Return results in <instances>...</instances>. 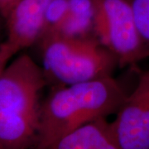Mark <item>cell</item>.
<instances>
[{"mask_svg": "<svg viewBox=\"0 0 149 149\" xmlns=\"http://www.w3.org/2000/svg\"><path fill=\"white\" fill-rule=\"evenodd\" d=\"M94 19L93 0H70L68 14L56 32L72 37L93 35Z\"/></svg>", "mask_w": 149, "mask_h": 149, "instance_id": "obj_8", "label": "cell"}, {"mask_svg": "<svg viewBox=\"0 0 149 149\" xmlns=\"http://www.w3.org/2000/svg\"><path fill=\"white\" fill-rule=\"evenodd\" d=\"M17 52L16 48L7 41L0 44V77L8 66L11 58Z\"/></svg>", "mask_w": 149, "mask_h": 149, "instance_id": "obj_11", "label": "cell"}, {"mask_svg": "<svg viewBox=\"0 0 149 149\" xmlns=\"http://www.w3.org/2000/svg\"><path fill=\"white\" fill-rule=\"evenodd\" d=\"M37 43L48 84L56 87L111 76L118 67L116 56L94 35L72 37L54 31Z\"/></svg>", "mask_w": 149, "mask_h": 149, "instance_id": "obj_3", "label": "cell"}, {"mask_svg": "<svg viewBox=\"0 0 149 149\" xmlns=\"http://www.w3.org/2000/svg\"><path fill=\"white\" fill-rule=\"evenodd\" d=\"M139 30L149 45V0H129Z\"/></svg>", "mask_w": 149, "mask_h": 149, "instance_id": "obj_10", "label": "cell"}, {"mask_svg": "<svg viewBox=\"0 0 149 149\" xmlns=\"http://www.w3.org/2000/svg\"><path fill=\"white\" fill-rule=\"evenodd\" d=\"M70 0H52L50 3L46 13L42 36L46 32L58 30L68 14Z\"/></svg>", "mask_w": 149, "mask_h": 149, "instance_id": "obj_9", "label": "cell"}, {"mask_svg": "<svg viewBox=\"0 0 149 149\" xmlns=\"http://www.w3.org/2000/svg\"><path fill=\"white\" fill-rule=\"evenodd\" d=\"M127 95L113 75L57 86L42 104L35 149H47L86 123L116 114Z\"/></svg>", "mask_w": 149, "mask_h": 149, "instance_id": "obj_1", "label": "cell"}, {"mask_svg": "<svg viewBox=\"0 0 149 149\" xmlns=\"http://www.w3.org/2000/svg\"><path fill=\"white\" fill-rule=\"evenodd\" d=\"M47 85L42 67L27 54L8 65L0 77V149H35Z\"/></svg>", "mask_w": 149, "mask_h": 149, "instance_id": "obj_2", "label": "cell"}, {"mask_svg": "<svg viewBox=\"0 0 149 149\" xmlns=\"http://www.w3.org/2000/svg\"><path fill=\"white\" fill-rule=\"evenodd\" d=\"M52 0H19L6 18L7 42L20 52L37 43L44 29L45 17Z\"/></svg>", "mask_w": 149, "mask_h": 149, "instance_id": "obj_6", "label": "cell"}, {"mask_svg": "<svg viewBox=\"0 0 149 149\" xmlns=\"http://www.w3.org/2000/svg\"><path fill=\"white\" fill-rule=\"evenodd\" d=\"M93 2V35L116 56L118 67L135 65L149 57V45L139 32L129 0Z\"/></svg>", "mask_w": 149, "mask_h": 149, "instance_id": "obj_4", "label": "cell"}, {"mask_svg": "<svg viewBox=\"0 0 149 149\" xmlns=\"http://www.w3.org/2000/svg\"><path fill=\"white\" fill-rule=\"evenodd\" d=\"M110 127L122 149H149V68L138 74Z\"/></svg>", "mask_w": 149, "mask_h": 149, "instance_id": "obj_5", "label": "cell"}, {"mask_svg": "<svg viewBox=\"0 0 149 149\" xmlns=\"http://www.w3.org/2000/svg\"><path fill=\"white\" fill-rule=\"evenodd\" d=\"M47 149H122L107 118L86 123L56 141Z\"/></svg>", "mask_w": 149, "mask_h": 149, "instance_id": "obj_7", "label": "cell"}, {"mask_svg": "<svg viewBox=\"0 0 149 149\" xmlns=\"http://www.w3.org/2000/svg\"></svg>", "mask_w": 149, "mask_h": 149, "instance_id": "obj_13", "label": "cell"}, {"mask_svg": "<svg viewBox=\"0 0 149 149\" xmlns=\"http://www.w3.org/2000/svg\"><path fill=\"white\" fill-rule=\"evenodd\" d=\"M18 1L19 0H0V13L2 17L6 19Z\"/></svg>", "mask_w": 149, "mask_h": 149, "instance_id": "obj_12", "label": "cell"}]
</instances>
